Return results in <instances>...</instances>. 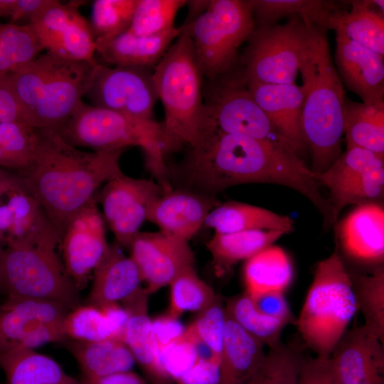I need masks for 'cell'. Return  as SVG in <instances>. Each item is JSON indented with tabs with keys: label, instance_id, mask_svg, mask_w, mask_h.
Wrapping results in <instances>:
<instances>
[{
	"label": "cell",
	"instance_id": "obj_50",
	"mask_svg": "<svg viewBox=\"0 0 384 384\" xmlns=\"http://www.w3.org/2000/svg\"><path fill=\"white\" fill-rule=\"evenodd\" d=\"M185 329L178 318L168 314L151 320L152 336L158 352L177 341Z\"/></svg>",
	"mask_w": 384,
	"mask_h": 384
},
{
	"label": "cell",
	"instance_id": "obj_38",
	"mask_svg": "<svg viewBox=\"0 0 384 384\" xmlns=\"http://www.w3.org/2000/svg\"><path fill=\"white\" fill-rule=\"evenodd\" d=\"M226 314L250 335L270 348L279 344L285 321L261 312L245 292L230 298L225 307Z\"/></svg>",
	"mask_w": 384,
	"mask_h": 384
},
{
	"label": "cell",
	"instance_id": "obj_54",
	"mask_svg": "<svg viewBox=\"0 0 384 384\" xmlns=\"http://www.w3.org/2000/svg\"><path fill=\"white\" fill-rule=\"evenodd\" d=\"M55 0H16L14 10L10 16L11 23L22 19H28V23L41 12L52 5Z\"/></svg>",
	"mask_w": 384,
	"mask_h": 384
},
{
	"label": "cell",
	"instance_id": "obj_7",
	"mask_svg": "<svg viewBox=\"0 0 384 384\" xmlns=\"http://www.w3.org/2000/svg\"><path fill=\"white\" fill-rule=\"evenodd\" d=\"M358 309L351 274L338 250L320 261L297 321L318 357L329 358Z\"/></svg>",
	"mask_w": 384,
	"mask_h": 384
},
{
	"label": "cell",
	"instance_id": "obj_57",
	"mask_svg": "<svg viewBox=\"0 0 384 384\" xmlns=\"http://www.w3.org/2000/svg\"><path fill=\"white\" fill-rule=\"evenodd\" d=\"M209 1H186L189 12L184 23H189L201 14L207 8Z\"/></svg>",
	"mask_w": 384,
	"mask_h": 384
},
{
	"label": "cell",
	"instance_id": "obj_6",
	"mask_svg": "<svg viewBox=\"0 0 384 384\" xmlns=\"http://www.w3.org/2000/svg\"><path fill=\"white\" fill-rule=\"evenodd\" d=\"M152 80L164 109V128L180 148L195 145L208 127L203 78L190 37L181 31L154 67Z\"/></svg>",
	"mask_w": 384,
	"mask_h": 384
},
{
	"label": "cell",
	"instance_id": "obj_27",
	"mask_svg": "<svg viewBox=\"0 0 384 384\" xmlns=\"http://www.w3.org/2000/svg\"><path fill=\"white\" fill-rule=\"evenodd\" d=\"M348 11L334 9L324 28L341 31L351 40L384 55L383 1H353Z\"/></svg>",
	"mask_w": 384,
	"mask_h": 384
},
{
	"label": "cell",
	"instance_id": "obj_22",
	"mask_svg": "<svg viewBox=\"0 0 384 384\" xmlns=\"http://www.w3.org/2000/svg\"><path fill=\"white\" fill-rule=\"evenodd\" d=\"M337 235L344 253L363 263L384 258V209L375 203L358 205L340 223Z\"/></svg>",
	"mask_w": 384,
	"mask_h": 384
},
{
	"label": "cell",
	"instance_id": "obj_9",
	"mask_svg": "<svg viewBox=\"0 0 384 384\" xmlns=\"http://www.w3.org/2000/svg\"><path fill=\"white\" fill-rule=\"evenodd\" d=\"M0 289L19 297L78 306V287L69 277L55 250L7 241L0 259Z\"/></svg>",
	"mask_w": 384,
	"mask_h": 384
},
{
	"label": "cell",
	"instance_id": "obj_18",
	"mask_svg": "<svg viewBox=\"0 0 384 384\" xmlns=\"http://www.w3.org/2000/svg\"><path fill=\"white\" fill-rule=\"evenodd\" d=\"M338 74L346 87L366 104L384 102L383 56L335 31Z\"/></svg>",
	"mask_w": 384,
	"mask_h": 384
},
{
	"label": "cell",
	"instance_id": "obj_58",
	"mask_svg": "<svg viewBox=\"0 0 384 384\" xmlns=\"http://www.w3.org/2000/svg\"><path fill=\"white\" fill-rule=\"evenodd\" d=\"M16 0H0V17L11 16Z\"/></svg>",
	"mask_w": 384,
	"mask_h": 384
},
{
	"label": "cell",
	"instance_id": "obj_2",
	"mask_svg": "<svg viewBox=\"0 0 384 384\" xmlns=\"http://www.w3.org/2000/svg\"><path fill=\"white\" fill-rule=\"evenodd\" d=\"M37 129L36 156L17 174L63 236L69 220L95 198L99 187L123 174L124 149L82 151L54 130Z\"/></svg>",
	"mask_w": 384,
	"mask_h": 384
},
{
	"label": "cell",
	"instance_id": "obj_35",
	"mask_svg": "<svg viewBox=\"0 0 384 384\" xmlns=\"http://www.w3.org/2000/svg\"><path fill=\"white\" fill-rule=\"evenodd\" d=\"M343 134L346 148L360 147L384 157V102L346 101Z\"/></svg>",
	"mask_w": 384,
	"mask_h": 384
},
{
	"label": "cell",
	"instance_id": "obj_42",
	"mask_svg": "<svg viewBox=\"0 0 384 384\" xmlns=\"http://www.w3.org/2000/svg\"><path fill=\"white\" fill-rule=\"evenodd\" d=\"M303 358L289 346L270 348L260 365L242 384H299Z\"/></svg>",
	"mask_w": 384,
	"mask_h": 384
},
{
	"label": "cell",
	"instance_id": "obj_21",
	"mask_svg": "<svg viewBox=\"0 0 384 384\" xmlns=\"http://www.w3.org/2000/svg\"><path fill=\"white\" fill-rule=\"evenodd\" d=\"M247 82V81H246ZM253 99L288 146L299 154L306 147L302 131L303 95L295 83L247 82Z\"/></svg>",
	"mask_w": 384,
	"mask_h": 384
},
{
	"label": "cell",
	"instance_id": "obj_36",
	"mask_svg": "<svg viewBox=\"0 0 384 384\" xmlns=\"http://www.w3.org/2000/svg\"><path fill=\"white\" fill-rule=\"evenodd\" d=\"M43 50L28 23L0 24V78L28 65Z\"/></svg>",
	"mask_w": 384,
	"mask_h": 384
},
{
	"label": "cell",
	"instance_id": "obj_29",
	"mask_svg": "<svg viewBox=\"0 0 384 384\" xmlns=\"http://www.w3.org/2000/svg\"><path fill=\"white\" fill-rule=\"evenodd\" d=\"M128 314L118 303L78 306L63 320L66 337L80 341H122Z\"/></svg>",
	"mask_w": 384,
	"mask_h": 384
},
{
	"label": "cell",
	"instance_id": "obj_53",
	"mask_svg": "<svg viewBox=\"0 0 384 384\" xmlns=\"http://www.w3.org/2000/svg\"><path fill=\"white\" fill-rule=\"evenodd\" d=\"M9 122H26L16 97L0 78V123Z\"/></svg>",
	"mask_w": 384,
	"mask_h": 384
},
{
	"label": "cell",
	"instance_id": "obj_10",
	"mask_svg": "<svg viewBox=\"0 0 384 384\" xmlns=\"http://www.w3.org/2000/svg\"><path fill=\"white\" fill-rule=\"evenodd\" d=\"M308 23L294 16L283 25L255 28L249 38L243 63L247 82L295 83L309 30Z\"/></svg>",
	"mask_w": 384,
	"mask_h": 384
},
{
	"label": "cell",
	"instance_id": "obj_12",
	"mask_svg": "<svg viewBox=\"0 0 384 384\" xmlns=\"http://www.w3.org/2000/svg\"><path fill=\"white\" fill-rule=\"evenodd\" d=\"M148 68L97 63L86 96L91 105L154 119L158 99Z\"/></svg>",
	"mask_w": 384,
	"mask_h": 384
},
{
	"label": "cell",
	"instance_id": "obj_11",
	"mask_svg": "<svg viewBox=\"0 0 384 384\" xmlns=\"http://www.w3.org/2000/svg\"><path fill=\"white\" fill-rule=\"evenodd\" d=\"M205 91L207 129L287 145L251 95L243 70L233 67L209 80Z\"/></svg>",
	"mask_w": 384,
	"mask_h": 384
},
{
	"label": "cell",
	"instance_id": "obj_43",
	"mask_svg": "<svg viewBox=\"0 0 384 384\" xmlns=\"http://www.w3.org/2000/svg\"><path fill=\"white\" fill-rule=\"evenodd\" d=\"M185 0H137L128 31L137 36H151L174 26L178 10Z\"/></svg>",
	"mask_w": 384,
	"mask_h": 384
},
{
	"label": "cell",
	"instance_id": "obj_4",
	"mask_svg": "<svg viewBox=\"0 0 384 384\" xmlns=\"http://www.w3.org/2000/svg\"><path fill=\"white\" fill-rule=\"evenodd\" d=\"M97 64L46 51L0 78L16 97L27 124L38 129L57 131L85 96Z\"/></svg>",
	"mask_w": 384,
	"mask_h": 384
},
{
	"label": "cell",
	"instance_id": "obj_20",
	"mask_svg": "<svg viewBox=\"0 0 384 384\" xmlns=\"http://www.w3.org/2000/svg\"><path fill=\"white\" fill-rule=\"evenodd\" d=\"M219 204L214 196L171 189L164 192L151 205L146 220L159 226L160 230L188 241Z\"/></svg>",
	"mask_w": 384,
	"mask_h": 384
},
{
	"label": "cell",
	"instance_id": "obj_52",
	"mask_svg": "<svg viewBox=\"0 0 384 384\" xmlns=\"http://www.w3.org/2000/svg\"><path fill=\"white\" fill-rule=\"evenodd\" d=\"M257 308L263 314L285 321H293L292 314L284 293L272 292L252 298Z\"/></svg>",
	"mask_w": 384,
	"mask_h": 384
},
{
	"label": "cell",
	"instance_id": "obj_1",
	"mask_svg": "<svg viewBox=\"0 0 384 384\" xmlns=\"http://www.w3.org/2000/svg\"><path fill=\"white\" fill-rule=\"evenodd\" d=\"M189 148L180 169L193 191L214 196L244 183L281 185L306 198L321 213L325 228L336 223L314 173L287 145L210 128Z\"/></svg>",
	"mask_w": 384,
	"mask_h": 384
},
{
	"label": "cell",
	"instance_id": "obj_30",
	"mask_svg": "<svg viewBox=\"0 0 384 384\" xmlns=\"http://www.w3.org/2000/svg\"><path fill=\"white\" fill-rule=\"evenodd\" d=\"M204 225L215 233L248 230H277L285 234L294 229V220L267 209L238 201L219 204L208 214Z\"/></svg>",
	"mask_w": 384,
	"mask_h": 384
},
{
	"label": "cell",
	"instance_id": "obj_60",
	"mask_svg": "<svg viewBox=\"0 0 384 384\" xmlns=\"http://www.w3.org/2000/svg\"><path fill=\"white\" fill-rule=\"evenodd\" d=\"M5 246V241H4V235L0 233V259L1 257L4 249Z\"/></svg>",
	"mask_w": 384,
	"mask_h": 384
},
{
	"label": "cell",
	"instance_id": "obj_33",
	"mask_svg": "<svg viewBox=\"0 0 384 384\" xmlns=\"http://www.w3.org/2000/svg\"><path fill=\"white\" fill-rule=\"evenodd\" d=\"M68 346L82 372L80 380L131 370L136 363L132 352L122 340L75 341Z\"/></svg>",
	"mask_w": 384,
	"mask_h": 384
},
{
	"label": "cell",
	"instance_id": "obj_41",
	"mask_svg": "<svg viewBox=\"0 0 384 384\" xmlns=\"http://www.w3.org/2000/svg\"><path fill=\"white\" fill-rule=\"evenodd\" d=\"M169 285L170 303L166 314L175 318L186 311L200 312L217 298L213 289L198 277L194 266L183 270Z\"/></svg>",
	"mask_w": 384,
	"mask_h": 384
},
{
	"label": "cell",
	"instance_id": "obj_31",
	"mask_svg": "<svg viewBox=\"0 0 384 384\" xmlns=\"http://www.w3.org/2000/svg\"><path fill=\"white\" fill-rule=\"evenodd\" d=\"M0 368L6 384H81L55 361L33 349L14 348L0 353Z\"/></svg>",
	"mask_w": 384,
	"mask_h": 384
},
{
	"label": "cell",
	"instance_id": "obj_25",
	"mask_svg": "<svg viewBox=\"0 0 384 384\" xmlns=\"http://www.w3.org/2000/svg\"><path fill=\"white\" fill-rule=\"evenodd\" d=\"M148 293L140 287L122 302L128 314L122 341L147 375L151 384H171L163 371L153 339L151 319L148 314Z\"/></svg>",
	"mask_w": 384,
	"mask_h": 384
},
{
	"label": "cell",
	"instance_id": "obj_24",
	"mask_svg": "<svg viewBox=\"0 0 384 384\" xmlns=\"http://www.w3.org/2000/svg\"><path fill=\"white\" fill-rule=\"evenodd\" d=\"M6 201L11 223L4 235L5 242L14 241L55 250L61 242L62 235L23 186L9 193Z\"/></svg>",
	"mask_w": 384,
	"mask_h": 384
},
{
	"label": "cell",
	"instance_id": "obj_59",
	"mask_svg": "<svg viewBox=\"0 0 384 384\" xmlns=\"http://www.w3.org/2000/svg\"><path fill=\"white\" fill-rule=\"evenodd\" d=\"M0 166L4 167L10 168L9 162L0 146Z\"/></svg>",
	"mask_w": 384,
	"mask_h": 384
},
{
	"label": "cell",
	"instance_id": "obj_51",
	"mask_svg": "<svg viewBox=\"0 0 384 384\" xmlns=\"http://www.w3.org/2000/svg\"><path fill=\"white\" fill-rule=\"evenodd\" d=\"M220 362L199 358L193 367L176 382L178 384H219Z\"/></svg>",
	"mask_w": 384,
	"mask_h": 384
},
{
	"label": "cell",
	"instance_id": "obj_34",
	"mask_svg": "<svg viewBox=\"0 0 384 384\" xmlns=\"http://www.w3.org/2000/svg\"><path fill=\"white\" fill-rule=\"evenodd\" d=\"M285 235L277 230H256L215 233L207 243L217 274L222 275L235 264L247 260Z\"/></svg>",
	"mask_w": 384,
	"mask_h": 384
},
{
	"label": "cell",
	"instance_id": "obj_23",
	"mask_svg": "<svg viewBox=\"0 0 384 384\" xmlns=\"http://www.w3.org/2000/svg\"><path fill=\"white\" fill-rule=\"evenodd\" d=\"M180 33V27L151 36H137L127 30L95 40V53L115 66L154 68Z\"/></svg>",
	"mask_w": 384,
	"mask_h": 384
},
{
	"label": "cell",
	"instance_id": "obj_16",
	"mask_svg": "<svg viewBox=\"0 0 384 384\" xmlns=\"http://www.w3.org/2000/svg\"><path fill=\"white\" fill-rule=\"evenodd\" d=\"M60 244L66 273L78 289H81L109 247L104 219L95 198L69 220Z\"/></svg>",
	"mask_w": 384,
	"mask_h": 384
},
{
	"label": "cell",
	"instance_id": "obj_14",
	"mask_svg": "<svg viewBox=\"0 0 384 384\" xmlns=\"http://www.w3.org/2000/svg\"><path fill=\"white\" fill-rule=\"evenodd\" d=\"M81 4V1L55 0L28 24L43 50L66 59L96 62L95 38L78 11Z\"/></svg>",
	"mask_w": 384,
	"mask_h": 384
},
{
	"label": "cell",
	"instance_id": "obj_28",
	"mask_svg": "<svg viewBox=\"0 0 384 384\" xmlns=\"http://www.w3.org/2000/svg\"><path fill=\"white\" fill-rule=\"evenodd\" d=\"M265 355L264 344L226 314L219 384H242Z\"/></svg>",
	"mask_w": 384,
	"mask_h": 384
},
{
	"label": "cell",
	"instance_id": "obj_15",
	"mask_svg": "<svg viewBox=\"0 0 384 384\" xmlns=\"http://www.w3.org/2000/svg\"><path fill=\"white\" fill-rule=\"evenodd\" d=\"M130 257L137 265L148 294L171 282L193 266L194 254L188 241L159 230L139 232L132 241Z\"/></svg>",
	"mask_w": 384,
	"mask_h": 384
},
{
	"label": "cell",
	"instance_id": "obj_5",
	"mask_svg": "<svg viewBox=\"0 0 384 384\" xmlns=\"http://www.w3.org/2000/svg\"><path fill=\"white\" fill-rule=\"evenodd\" d=\"M55 132L72 146L94 151L139 146L157 182L163 188L170 185L165 157L178 146L166 134L162 123L92 106L81 100Z\"/></svg>",
	"mask_w": 384,
	"mask_h": 384
},
{
	"label": "cell",
	"instance_id": "obj_55",
	"mask_svg": "<svg viewBox=\"0 0 384 384\" xmlns=\"http://www.w3.org/2000/svg\"><path fill=\"white\" fill-rule=\"evenodd\" d=\"M80 381L81 384H146L142 377L132 370L117 372L95 379Z\"/></svg>",
	"mask_w": 384,
	"mask_h": 384
},
{
	"label": "cell",
	"instance_id": "obj_47",
	"mask_svg": "<svg viewBox=\"0 0 384 384\" xmlns=\"http://www.w3.org/2000/svg\"><path fill=\"white\" fill-rule=\"evenodd\" d=\"M225 321V307L217 297L210 306L198 312L185 333L208 348L221 361Z\"/></svg>",
	"mask_w": 384,
	"mask_h": 384
},
{
	"label": "cell",
	"instance_id": "obj_56",
	"mask_svg": "<svg viewBox=\"0 0 384 384\" xmlns=\"http://www.w3.org/2000/svg\"><path fill=\"white\" fill-rule=\"evenodd\" d=\"M23 186L18 174L9 173L0 169V205L6 196L11 191Z\"/></svg>",
	"mask_w": 384,
	"mask_h": 384
},
{
	"label": "cell",
	"instance_id": "obj_32",
	"mask_svg": "<svg viewBox=\"0 0 384 384\" xmlns=\"http://www.w3.org/2000/svg\"><path fill=\"white\" fill-rule=\"evenodd\" d=\"M292 278L288 255L273 245L247 260L243 269L245 292L251 298L272 292L284 293Z\"/></svg>",
	"mask_w": 384,
	"mask_h": 384
},
{
	"label": "cell",
	"instance_id": "obj_40",
	"mask_svg": "<svg viewBox=\"0 0 384 384\" xmlns=\"http://www.w3.org/2000/svg\"><path fill=\"white\" fill-rule=\"evenodd\" d=\"M359 308L365 318L366 327L383 343L384 340V270L351 275Z\"/></svg>",
	"mask_w": 384,
	"mask_h": 384
},
{
	"label": "cell",
	"instance_id": "obj_45",
	"mask_svg": "<svg viewBox=\"0 0 384 384\" xmlns=\"http://www.w3.org/2000/svg\"><path fill=\"white\" fill-rule=\"evenodd\" d=\"M137 0H96L90 23L95 40L122 33L130 26Z\"/></svg>",
	"mask_w": 384,
	"mask_h": 384
},
{
	"label": "cell",
	"instance_id": "obj_49",
	"mask_svg": "<svg viewBox=\"0 0 384 384\" xmlns=\"http://www.w3.org/2000/svg\"><path fill=\"white\" fill-rule=\"evenodd\" d=\"M299 384H339L330 357L303 358Z\"/></svg>",
	"mask_w": 384,
	"mask_h": 384
},
{
	"label": "cell",
	"instance_id": "obj_8",
	"mask_svg": "<svg viewBox=\"0 0 384 384\" xmlns=\"http://www.w3.org/2000/svg\"><path fill=\"white\" fill-rule=\"evenodd\" d=\"M255 25L249 1L210 0L201 14L180 28L192 41L203 76L211 80L235 67L238 50Z\"/></svg>",
	"mask_w": 384,
	"mask_h": 384
},
{
	"label": "cell",
	"instance_id": "obj_13",
	"mask_svg": "<svg viewBox=\"0 0 384 384\" xmlns=\"http://www.w3.org/2000/svg\"><path fill=\"white\" fill-rule=\"evenodd\" d=\"M163 193L161 186L153 180L124 174L105 183L100 195L104 218L122 247H129L149 209Z\"/></svg>",
	"mask_w": 384,
	"mask_h": 384
},
{
	"label": "cell",
	"instance_id": "obj_48",
	"mask_svg": "<svg viewBox=\"0 0 384 384\" xmlns=\"http://www.w3.org/2000/svg\"><path fill=\"white\" fill-rule=\"evenodd\" d=\"M158 353L162 370L169 379L176 381L199 359L193 341L184 333L177 341Z\"/></svg>",
	"mask_w": 384,
	"mask_h": 384
},
{
	"label": "cell",
	"instance_id": "obj_46",
	"mask_svg": "<svg viewBox=\"0 0 384 384\" xmlns=\"http://www.w3.org/2000/svg\"><path fill=\"white\" fill-rule=\"evenodd\" d=\"M384 191V164L375 166L353 180L338 194L329 199L335 218L351 204L375 203Z\"/></svg>",
	"mask_w": 384,
	"mask_h": 384
},
{
	"label": "cell",
	"instance_id": "obj_26",
	"mask_svg": "<svg viewBox=\"0 0 384 384\" xmlns=\"http://www.w3.org/2000/svg\"><path fill=\"white\" fill-rule=\"evenodd\" d=\"M122 246L115 242L108 249L94 270V279L87 304L102 306L122 302L141 286L139 270Z\"/></svg>",
	"mask_w": 384,
	"mask_h": 384
},
{
	"label": "cell",
	"instance_id": "obj_17",
	"mask_svg": "<svg viewBox=\"0 0 384 384\" xmlns=\"http://www.w3.org/2000/svg\"><path fill=\"white\" fill-rule=\"evenodd\" d=\"M330 358L339 384H384L383 343L365 325L346 331Z\"/></svg>",
	"mask_w": 384,
	"mask_h": 384
},
{
	"label": "cell",
	"instance_id": "obj_3",
	"mask_svg": "<svg viewBox=\"0 0 384 384\" xmlns=\"http://www.w3.org/2000/svg\"><path fill=\"white\" fill-rule=\"evenodd\" d=\"M324 27L309 24L299 70L303 85L302 131L311 171L327 170L341 154L345 93L334 64Z\"/></svg>",
	"mask_w": 384,
	"mask_h": 384
},
{
	"label": "cell",
	"instance_id": "obj_19",
	"mask_svg": "<svg viewBox=\"0 0 384 384\" xmlns=\"http://www.w3.org/2000/svg\"><path fill=\"white\" fill-rule=\"evenodd\" d=\"M68 311L52 302L6 297L0 304V353L27 348L30 339L39 329L63 322Z\"/></svg>",
	"mask_w": 384,
	"mask_h": 384
},
{
	"label": "cell",
	"instance_id": "obj_44",
	"mask_svg": "<svg viewBox=\"0 0 384 384\" xmlns=\"http://www.w3.org/2000/svg\"><path fill=\"white\" fill-rule=\"evenodd\" d=\"M38 145V129L23 122L0 123V146L10 168L22 170L33 160Z\"/></svg>",
	"mask_w": 384,
	"mask_h": 384
},
{
	"label": "cell",
	"instance_id": "obj_39",
	"mask_svg": "<svg viewBox=\"0 0 384 384\" xmlns=\"http://www.w3.org/2000/svg\"><path fill=\"white\" fill-rule=\"evenodd\" d=\"M383 164L384 157L365 149L349 147L327 170L314 176L329 188L331 198L366 171Z\"/></svg>",
	"mask_w": 384,
	"mask_h": 384
},
{
	"label": "cell",
	"instance_id": "obj_37",
	"mask_svg": "<svg viewBox=\"0 0 384 384\" xmlns=\"http://www.w3.org/2000/svg\"><path fill=\"white\" fill-rule=\"evenodd\" d=\"M255 21L259 26L272 25L279 18L299 16L308 24L324 27L331 3L320 0H248Z\"/></svg>",
	"mask_w": 384,
	"mask_h": 384
}]
</instances>
